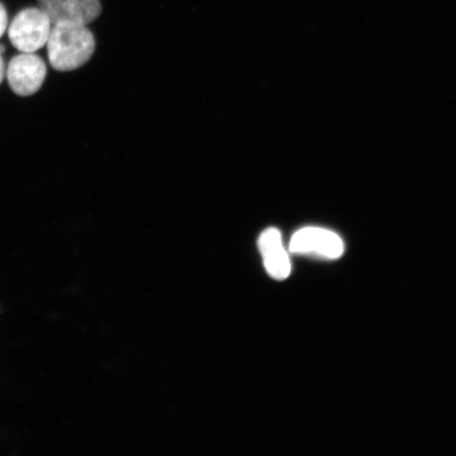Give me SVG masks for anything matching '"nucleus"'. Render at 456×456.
Listing matches in <instances>:
<instances>
[{
  "mask_svg": "<svg viewBox=\"0 0 456 456\" xmlns=\"http://www.w3.org/2000/svg\"><path fill=\"white\" fill-rule=\"evenodd\" d=\"M47 48L53 69L73 71L87 64L94 55L95 38L87 26L64 22L51 28Z\"/></svg>",
  "mask_w": 456,
  "mask_h": 456,
  "instance_id": "1",
  "label": "nucleus"
},
{
  "mask_svg": "<svg viewBox=\"0 0 456 456\" xmlns=\"http://www.w3.org/2000/svg\"><path fill=\"white\" fill-rule=\"evenodd\" d=\"M53 22L39 8L21 10L9 26V38L21 53H34L47 45Z\"/></svg>",
  "mask_w": 456,
  "mask_h": 456,
  "instance_id": "2",
  "label": "nucleus"
},
{
  "mask_svg": "<svg viewBox=\"0 0 456 456\" xmlns=\"http://www.w3.org/2000/svg\"><path fill=\"white\" fill-rule=\"evenodd\" d=\"M5 74L16 95L31 96L42 88L47 77V66L37 54L21 53L10 61Z\"/></svg>",
  "mask_w": 456,
  "mask_h": 456,
  "instance_id": "3",
  "label": "nucleus"
},
{
  "mask_svg": "<svg viewBox=\"0 0 456 456\" xmlns=\"http://www.w3.org/2000/svg\"><path fill=\"white\" fill-rule=\"evenodd\" d=\"M294 254L312 255L324 259H338L345 247L335 232L319 227H305L295 233L289 243Z\"/></svg>",
  "mask_w": 456,
  "mask_h": 456,
  "instance_id": "4",
  "label": "nucleus"
},
{
  "mask_svg": "<svg viewBox=\"0 0 456 456\" xmlns=\"http://www.w3.org/2000/svg\"><path fill=\"white\" fill-rule=\"evenodd\" d=\"M39 9L49 17L53 25L78 24L87 26L102 12L100 0H37Z\"/></svg>",
  "mask_w": 456,
  "mask_h": 456,
  "instance_id": "5",
  "label": "nucleus"
},
{
  "mask_svg": "<svg viewBox=\"0 0 456 456\" xmlns=\"http://www.w3.org/2000/svg\"><path fill=\"white\" fill-rule=\"evenodd\" d=\"M258 248L267 273L277 281L287 279L292 266L281 232L273 227L267 228L259 237Z\"/></svg>",
  "mask_w": 456,
  "mask_h": 456,
  "instance_id": "6",
  "label": "nucleus"
},
{
  "mask_svg": "<svg viewBox=\"0 0 456 456\" xmlns=\"http://www.w3.org/2000/svg\"><path fill=\"white\" fill-rule=\"evenodd\" d=\"M9 24L7 10L4 5L0 3V38L3 37L5 31H7Z\"/></svg>",
  "mask_w": 456,
  "mask_h": 456,
  "instance_id": "7",
  "label": "nucleus"
},
{
  "mask_svg": "<svg viewBox=\"0 0 456 456\" xmlns=\"http://www.w3.org/2000/svg\"><path fill=\"white\" fill-rule=\"evenodd\" d=\"M4 53V47L3 45H0V84L3 83L4 76H5V67H4V61L3 59Z\"/></svg>",
  "mask_w": 456,
  "mask_h": 456,
  "instance_id": "8",
  "label": "nucleus"
}]
</instances>
